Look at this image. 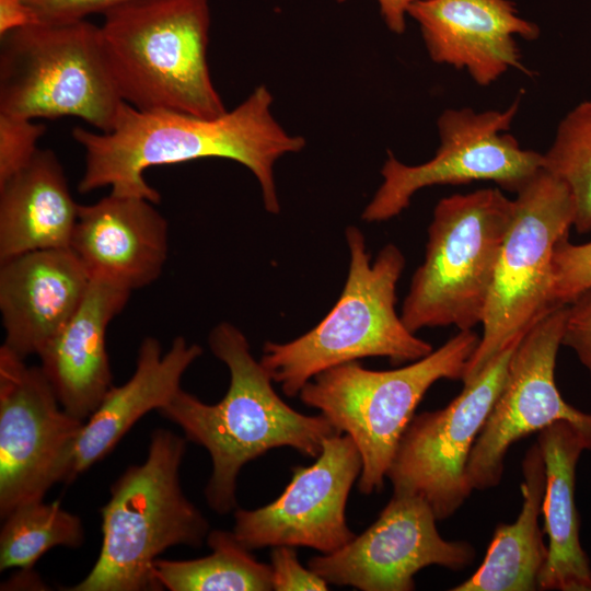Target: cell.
<instances>
[{"label":"cell","mask_w":591,"mask_h":591,"mask_svg":"<svg viewBox=\"0 0 591 591\" xmlns=\"http://www.w3.org/2000/svg\"><path fill=\"white\" fill-rule=\"evenodd\" d=\"M273 96L258 85L234 109L212 118L175 111H141L123 103L111 131L72 129L84 149L85 166L80 193L111 187L120 196L160 202V194L146 178L147 169L205 158L233 160L256 177L265 209L279 213L274 177L278 159L301 151L305 139L287 132L271 113Z\"/></svg>","instance_id":"6da1fadb"},{"label":"cell","mask_w":591,"mask_h":591,"mask_svg":"<svg viewBox=\"0 0 591 591\" xmlns=\"http://www.w3.org/2000/svg\"><path fill=\"white\" fill-rule=\"evenodd\" d=\"M208 344L230 372L224 397L206 404L181 389L158 412L181 427L188 441L208 451L212 472L206 501L215 512L227 514L236 508L237 475L247 462L281 447L317 457L324 441L339 432L323 414H301L280 398L236 326L216 325Z\"/></svg>","instance_id":"7a4b0ae2"},{"label":"cell","mask_w":591,"mask_h":591,"mask_svg":"<svg viewBox=\"0 0 591 591\" xmlns=\"http://www.w3.org/2000/svg\"><path fill=\"white\" fill-rule=\"evenodd\" d=\"M103 15L101 49L124 102L206 118L227 112L207 61L209 0H130Z\"/></svg>","instance_id":"3957f363"},{"label":"cell","mask_w":591,"mask_h":591,"mask_svg":"<svg viewBox=\"0 0 591 591\" xmlns=\"http://www.w3.org/2000/svg\"><path fill=\"white\" fill-rule=\"evenodd\" d=\"M350 262L339 299L328 314L302 336L266 341L259 360L288 397L316 374L368 357H386L394 366L429 355L432 346L410 332L396 312V286L405 257L386 244L371 262L363 233L346 229Z\"/></svg>","instance_id":"277c9868"},{"label":"cell","mask_w":591,"mask_h":591,"mask_svg":"<svg viewBox=\"0 0 591 591\" xmlns=\"http://www.w3.org/2000/svg\"><path fill=\"white\" fill-rule=\"evenodd\" d=\"M186 441L166 429L152 432L146 460L118 477L100 510L102 545L94 566L67 590H162L154 572L159 556L172 546L206 543L209 522L181 485Z\"/></svg>","instance_id":"5b68a950"},{"label":"cell","mask_w":591,"mask_h":591,"mask_svg":"<svg viewBox=\"0 0 591 591\" xmlns=\"http://www.w3.org/2000/svg\"><path fill=\"white\" fill-rule=\"evenodd\" d=\"M479 343L473 329L459 331L441 347L410 364L375 371L357 361L327 369L300 391V399L316 408L356 443L362 460L360 493L383 487L398 442L429 387L441 379H462Z\"/></svg>","instance_id":"8992f818"},{"label":"cell","mask_w":591,"mask_h":591,"mask_svg":"<svg viewBox=\"0 0 591 591\" xmlns=\"http://www.w3.org/2000/svg\"><path fill=\"white\" fill-rule=\"evenodd\" d=\"M513 211L514 201L499 188L455 194L436 205L425 258L402 308L410 332L482 324Z\"/></svg>","instance_id":"52a82bcc"},{"label":"cell","mask_w":591,"mask_h":591,"mask_svg":"<svg viewBox=\"0 0 591 591\" xmlns=\"http://www.w3.org/2000/svg\"><path fill=\"white\" fill-rule=\"evenodd\" d=\"M0 113L73 116L111 131L124 103L109 76L100 26L86 20L30 24L0 36Z\"/></svg>","instance_id":"ba28073f"},{"label":"cell","mask_w":591,"mask_h":591,"mask_svg":"<svg viewBox=\"0 0 591 591\" xmlns=\"http://www.w3.org/2000/svg\"><path fill=\"white\" fill-rule=\"evenodd\" d=\"M515 194L482 321L483 334L465 367L463 383L555 309L551 304L552 259L556 244L573 227L572 195L544 167Z\"/></svg>","instance_id":"9c48e42d"},{"label":"cell","mask_w":591,"mask_h":591,"mask_svg":"<svg viewBox=\"0 0 591 591\" xmlns=\"http://www.w3.org/2000/svg\"><path fill=\"white\" fill-rule=\"evenodd\" d=\"M519 104L517 97L505 111L445 109L437 121L440 146L434 157L407 165L389 152L381 170L383 182L361 219L390 220L409 206L415 193L433 185L491 181L517 193L543 167V154L522 149L513 136L506 134Z\"/></svg>","instance_id":"30bf717a"},{"label":"cell","mask_w":591,"mask_h":591,"mask_svg":"<svg viewBox=\"0 0 591 591\" xmlns=\"http://www.w3.org/2000/svg\"><path fill=\"white\" fill-rule=\"evenodd\" d=\"M0 348V515L71 482L84 421L63 409L40 366Z\"/></svg>","instance_id":"8fae6325"},{"label":"cell","mask_w":591,"mask_h":591,"mask_svg":"<svg viewBox=\"0 0 591 591\" xmlns=\"http://www.w3.org/2000/svg\"><path fill=\"white\" fill-rule=\"evenodd\" d=\"M522 336L463 383L462 392L444 408L413 417L386 474L393 493L422 497L438 520L450 518L463 506L473 491L466 475L472 448L502 390Z\"/></svg>","instance_id":"7c38bea8"},{"label":"cell","mask_w":591,"mask_h":591,"mask_svg":"<svg viewBox=\"0 0 591 591\" xmlns=\"http://www.w3.org/2000/svg\"><path fill=\"white\" fill-rule=\"evenodd\" d=\"M567 318V305L555 308L523 334L510 359L507 376L468 457L466 475L473 490L497 486L509 448L528 434L565 420L591 451V413L561 396L555 383L556 358Z\"/></svg>","instance_id":"4fadbf2b"},{"label":"cell","mask_w":591,"mask_h":591,"mask_svg":"<svg viewBox=\"0 0 591 591\" xmlns=\"http://www.w3.org/2000/svg\"><path fill=\"white\" fill-rule=\"evenodd\" d=\"M437 520L422 497L393 493L363 533L334 553L311 558L308 566L328 584L362 591L414 590V576L425 567L462 570L476 557L471 543L444 540Z\"/></svg>","instance_id":"5bb4252c"},{"label":"cell","mask_w":591,"mask_h":591,"mask_svg":"<svg viewBox=\"0 0 591 591\" xmlns=\"http://www.w3.org/2000/svg\"><path fill=\"white\" fill-rule=\"evenodd\" d=\"M361 470L360 452L348 434L327 438L312 465L292 470L276 500L235 510L234 535L250 551L287 545L334 553L356 536L346 521V505Z\"/></svg>","instance_id":"9a60e30c"},{"label":"cell","mask_w":591,"mask_h":591,"mask_svg":"<svg viewBox=\"0 0 591 591\" xmlns=\"http://www.w3.org/2000/svg\"><path fill=\"white\" fill-rule=\"evenodd\" d=\"M419 25L430 58L466 69L486 86L509 69L531 76L515 40H534L540 27L519 16L510 0H420L407 10Z\"/></svg>","instance_id":"2e32d148"},{"label":"cell","mask_w":591,"mask_h":591,"mask_svg":"<svg viewBox=\"0 0 591 591\" xmlns=\"http://www.w3.org/2000/svg\"><path fill=\"white\" fill-rule=\"evenodd\" d=\"M152 201L109 193L80 205L70 248L91 278L132 291L162 274L169 253V227Z\"/></svg>","instance_id":"e0dca14e"},{"label":"cell","mask_w":591,"mask_h":591,"mask_svg":"<svg viewBox=\"0 0 591 591\" xmlns=\"http://www.w3.org/2000/svg\"><path fill=\"white\" fill-rule=\"evenodd\" d=\"M3 346L38 355L81 304L91 282L71 248L42 250L0 262Z\"/></svg>","instance_id":"ac0fdd59"},{"label":"cell","mask_w":591,"mask_h":591,"mask_svg":"<svg viewBox=\"0 0 591 591\" xmlns=\"http://www.w3.org/2000/svg\"><path fill=\"white\" fill-rule=\"evenodd\" d=\"M131 291L91 278L70 320L38 354L40 368L66 412L85 421L113 386L106 329Z\"/></svg>","instance_id":"d6986e66"},{"label":"cell","mask_w":591,"mask_h":591,"mask_svg":"<svg viewBox=\"0 0 591 591\" xmlns=\"http://www.w3.org/2000/svg\"><path fill=\"white\" fill-rule=\"evenodd\" d=\"M202 354L197 344L176 337L162 352L159 340L146 337L130 379L112 386L94 413L84 421L76 445L71 480L105 457L147 413L165 406L182 389L189 366Z\"/></svg>","instance_id":"ffe728a7"},{"label":"cell","mask_w":591,"mask_h":591,"mask_svg":"<svg viewBox=\"0 0 591 591\" xmlns=\"http://www.w3.org/2000/svg\"><path fill=\"white\" fill-rule=\"evenodd\" d=\"M79 207L51 150L0 183V262L42 250L70 248Z\"/></svg>","instance_id":"44dd1931"},{"label":"cell","mask_w":591,"mask_h":591,"mask_svg":"<svg viewBox=\"0 0 591 591\" xmlns=\"http://www.w3.org/2000/svg\"><path fill=\"white\" fill-rule=\"evenodd\" d=\"M546 472L542 505L547 559L538 578L540 590L591 591V567L580 544L575 501L576 467L583 439L569 421L559 420L538 433Z\"/></svg>","instance_id":"7402d4cb"},{"label":"cell","mask_w":591,"mask_h":591,"mask_svg":"<svg viewBox=\"0 0 591 591\" xmlns=\"http://www.w3.org/2000/svg\"><path fill=\"white\" fill-rule=\"evenodd\" d=\"M522 507L513 523L495 529L478 569L452 591H534L547 559L538 518L545 493V463L537 443L522 461Z\"/></svg>","instance_id":"603a6c76"},{"label":"cell","mask_w":591,"mask_h":591,"mask_svg":"<svg viewBox=\"0 0 591 591\" xmlns=\"http://www.w3.org/2000/svg\"><path fill=\"white\" fill-rule=\"evenodd\" d=\"M207 545L211 553L189 560L158 558L155 578L170 591H270V565L259 563L243 546L233 531H210Z\"/></svg>","instance_id":"cb8c5ba5"},{"label":"cell","mask_w":591,"mask_h":591,"mask_svg":"<svg viewBox=\"0 0 591 591\" xmlns=\"http://www.w3.org/2000/svg\"><path fill=\"white\" fill-rule=\"evenodd\" d=\"M0 531V571L30 570L56 546L80 547L84 529L80 518L59 501L21 505L3 518Z\"/></svg>","instance_id":"d4e9b609"},{"label":"cell","mask_w":591,"mask_h":591,"mask_svg":"<svg viewBox=\"0 0 591 591\" xmlns=\"http://www.w3.org/2000/svg\"><path fill=\"white\" fill-rule=\"evenodd\" d=\"M543 167L570 189L576 231L591 232V100L561 119L553 144L543 154Z\"/></svg>","instance_id":"484cf974"},{"label":"cell","mask_w":591,"mask_h":591,"mask_svg":"<svg viewBox=\"0 0 591 591\" xmlns=\"http://www.w3.org/2000/svg\"><path fill=\"white\" fill-rule=\"evenodd\" d=\"M591 287V242L573 244L569 235L555 246L552 259L551 304L568 305Z\"/></svg>","instance_id":"4316f807"},{"label":"cell","mask_w":591,"mask_h":591,"mask_svg":"<svg viewBox=\"0 0 591 591\" xmlns=\"http://www.w3.org/2000/svg\"><path fill=\"white\" fill-rule=\"evenodd\" d=\"M45 129L43 124L0 113V183L31 161Z\"/></svg>","instance_id":"83f0119b"},{"label":"cell","mask_w":591,"mask_h":591,"mask_svg":"<svg viewBox=\"0 0 591 591\" xmlns=\"http://www.w3.org/2000/svg\"><path fill=\"white\" fill-rule=\"evenodd\" d=\"M270 560L273 590H328L326 580L300 564L293 546H274Z\"/></svg>","instance_id":"f1b7e54d"},{"label":"cell","mask_w":591,"mask_h":591,"mask_svg":"<svg viewBox=\"0 0 591 591\" xmlns=\"http://www.w3.org/2000/svg\"><path fill=\"white\" fill-rule=\"evenodd\" d=\"M31 11L34 22L59 24L85 20L130 0H22Z\"/></svg>","instance_id":"f546056e"},{"label":"cell","mask_w":591,"mask_h":591,"mask_svg":"<svg viewBox=\"0 0 591 591\" xmlns=\"http://www.w3.org/2000/svg\"><path fill=\"white\" fill-rule=\"evenodd\" d=\"M563 345L575 351L591 376V287L567 305Z\"/></svg>","instance_id":"4dcf8cb0"},{"label":"cell","mask_w":591,"mask_h":591,"mask_svg":"<svg viewBox=\"0 0 591 591\" xmlns=\"http://www.w3.org/2000/svg\"><path fill=\"white\" fill-rule=\"evenodd\" d=\"M35 22L22 0H0V36Z\"/></svg>","instance_id":"1f68e13d"},{"label":"cell","mask_w":591,"mask_h":591,"mask_svg":"<svg viewBox=\"0 0 591 591\" xmlns=\"http://www.w3.org/2000/svg\"><path fill=\"white\" fill-rule=\"evenodd\" d=\"M345 2L347 0H336ZM381 16L389 30L395 34L404 33L406 28L405 15L409 5L420 0H376Z\"/></svg>","instance_id":"d6a6232c"}]
</instances>
